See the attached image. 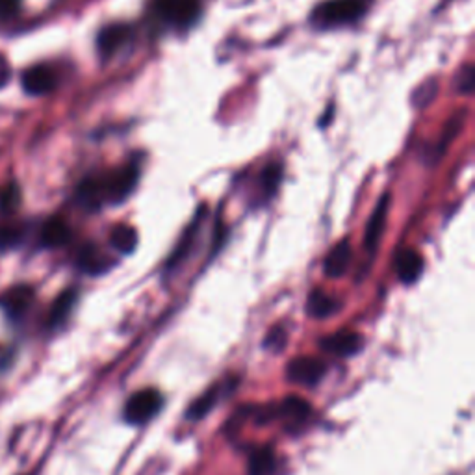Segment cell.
I'll return each instance as SVG.
<instances>
[{"instance_id":"6da1fadb","label":"cell","mask_w":475,"mask_h":475,"mask_svg":"<svg viewBox=\"0 0 475 475\" xmlns=\"http://www.w3.org/2000/svg\"><path fill=\"white\" fill-rule=\"evenodd\" d=\"M141 168L131 162L106 175L86 177L76 188V201L88 210H99L104 205L125 203L140 182Z\"/></svg>"},{"instance_id":"7a4b0ae2","label":"cell","mask_w":475,"mask_h":475,"mask_svg":"<svg viewBox=\"0 0 475 475\" xmlns=\"http://www.w3.org/2000/svg\"><path fill=\"white\" fill-rule=\"evenodd\" d=\"M370 10V0H325L310 15L314 26L329 30L359 23Z\"/></svg>"},{"instance_id":"3957f363","label":"cell","mask_w":475,"mask_h":475,"mask_svg":"<svg viewBox=\"0 0 475 475\" xmlns=\"http://www.w3.org/2000/svg\"><path fill=\"white\" fill-rule=\"evenodd\" d=\"M152 15L168 28L188 30L203 14L201 0H152Z\"/></svg>"},{"instance_id":"277c9868","label":"cell","mask_w":475,"mask_h":475,"mask_svg":"<svg viewBox=\"0 0 475 475\" xmlns=\"http://www.w3.org/2000/svg\"><path fill=\"white\" fill-rule=\"evenodd\" d=\"M162 405H164L162 393L154 388H145L131 395L123 414L129 423H145L158 414Z\"/></svg>"},{"instance_id":"5b68a950","label":"cell","mask_w":475,"mask_h":475,"mask_svg":"<svg viewBox=\"0 0 475 475\" xmlns=\"http://www.w3.org/2000/svg\"><path fill=\"white\" fill-rule=\"evenodd\" d=\"M132 39V26L125 23H113L97 34V51L102 60H110Z\"/></svg>"},{"instance_id":"8992f818","label":"cell","mask_w":475,"mask_h":475,"mask_svg":"<svg viewBox=\"0 0 475 475\" xmlns=\"http://www.w3.org/2000/svg\"><path fill=\"white\" fill-rule=\"evenodd\" d=\"M23 90L28 95H49L58 86V76L49 65H32L23 73Z\"/></svg>"},{"instance_id":"52a82bcc","label":"cell","mask_w":475,"mask_h":475,"mask_svg":"<svg viewBox=\"0 0 475 475\" xmlns=\"http://www.w3.org/2000/svg\"><path fill=\"white\" fill-rule=\"evenodd\" d=\"M288 379L305 384V386H314L318 384L324 375H325V363L320 359H312V356H301L288 364Z\"/></svg>"},{"instance_id":"ba28073f","label":"cell","mask_w":475,"mask_h":475,"mask_svg":"<svg viewBox=\"0 0 475 475\" xmlns=\"http://www.w3.org/2000/svg\"><path fill=\"white\" fill-rule=\"evenodd\" d=\"M76 266L88 275H102L111 269L113 260L106 257L95 244H86L76 253Z\"/></svg>"},{"instance_id":"9c48e42d","label":"cell","mask_w":475,"mask_h":475,"mask_svg":"<svg viewBox=\"0 0 475 475\" xmlns=\"http://www.w3.org/2000/svg\"><path fill=\"white\" fill-rule=\"evenodd\" d=\"M388 207H390V195L384 193L379 199V203L375 205L372 216H370V221H368V227H366V236H364V246L372 253L377 249L379 240L383 236V230H384V225H386V216H388Z\"/></svg>"},{"instance_id":"30bf717a","label":"cell","mask_w":475,"mask_h":475,"mask_svg":"<svg viewBox=\"0 0 475 475\" xmlns=\"http://www.w3.org/2000/svg\"><path fill=\"white\" fill-rule=\"evenodd\" d=\"M32 303H34V290L26 285L14 286L0 297V306L6 310L10 318H21Z\"/></svg>"},{"instance_id":"8fae6325","label":"cell","mask_w":475,"mask_h":475,"mask_svg":"<svg viewBox=\"0 0 475 475\" xmlns=\"http://www.w3.org/2000/svg\"><path fill=\"white\" fill-rule=\"evenodd\" d=\"M73 232L71 227L60 219V218H53L49 221H45V225L42 227V234H39V242H42L44 247L49 249H58L63 247L71 242Z\"/></svg>"},{"instance_id":"7c38bea8","label":"cell","mask_w":475,"mask_h":475,"mask_svg":"<svg viewBox=\"0 0 475 475\" xmlns=\"http://www.w3.org/2000/svg\"><path fill=\"white\" fill-rule=\"evenodd\" d=\"M395 271H398V276L403 285L416 283L423 273L422 255L412 249L402 251L398 257H395Z\"/></svg>"},{"instance_id":"4fadbf2b","label":"cell","mask_w":475,"mask_h":475,"mask_svg":"<svg viewBox=\"0 0 475 475\" xmlns=\"http://www.w3.org/2000/svg\"><path fill=\"white\" fill-rule=\"evenodd\" d=\"M351 257H353V251H351L349 240L338 242L325 258V264H324L325 275L331 276V279H338V276H342L347 271L351 264Z\"/></svg>"},{"instance_id":"5bb4252c","label":"cell","mask_w":475,"mask_h":475,"mask_svg":"<svg viewBox=\"0 0 475 475\" xmlns=\"http://www.w3.org/2000/svg\"><path fill=\"white\" fill-rule=\"evenodd\" d=\"M322 347L327 349L329 353H334V354H340V356H349L354 351H359L361 336L356 333H351V331H342V333H336L329 338H324Z\"/></svg>"},{"instance_id":"9a60e30c","label":"cell","mask_w":475,"mask_h":475,"mask_svg":"<svg viewBox=\"0 0 475 475\" xmlns=\"http://www.w3.org/2000/svg\"><path fill=\"white\" fill-rule=\"evenodd\" d=\"M338 308L340 303L322 290H314L306 301V312L312 315V318H318V320L329 318V315H333Z\"/></svg>"},{"instance_id":"2e32d148","label":"cell","mask_w":475,"mask_h":475,"mask_svg":"<svg viewBox=\"0 0 475 475\" xmlns=\"http://www.w3.org/2000/svg\"><path fill=\"white\" fill-rule=\"evenodd\" d=\"M227 386H228V384H216L214 388L207 390V392L201 395V398L197 400V402L189 407V411H188L186 416H188L189 420H199V418H203L207 412H210V411L218 405V402L221 400V393L225 392Z\"/></svg>"},{"instance_id":"e0dca14e","label":"cell","mask_w":475,"mask_h":475,"mask_svg":"<svg viewBox=\"0 0 475 475\" xmlns=\"http://www.w3.org/2000/svg\"><path fill=\"white\" fill-rule=\"evenodd\" d=\"M76 297H78V294L74 290H65L56 297V301L53 303L51 314H49V325L51 327H58L69 318V314L73 312V308L76 305Z\"/></svg>"},{"instance_id":"ac0fdd59","label":"cell","mask_w":475,"mask_h":475,"mask_svg":"<svg viewBox=\"0 0 475 475\" xmlns=\"http://www.w3.org/2000/svg\"><path fill=\"white\" fill-rule=\"evenodd\" d=\"M110 244L121 255H132L138 247V232L132 227H115L110 234Z\"/></svg>"},{"instance_id":"d6986e66","label":"cell","mask_w":475,"mask_h":475,"mask_svg":"<svg viewBox=\"0 0 475 475\" xmlns=\"http://www.w3.org/2000/svg\"><path fill=\"white\" fill-rule=\"evenodd\" d=\"M26 236V225L6 221L0 223V251H10L23 244Z\"/></svg>"},{"instance_id":"ffe728a7","label":"cell","mask_w":475,"mask_h":475,"mask_svg":"<svg viewBox=\"0 0 475 475\" xmlns=\"http://www.w3.org/2000/svg\"><path fill=\"white\" fill-rule=\"evenodd\" d=\"M283 179V170L279 164H269L267 168L262 170L260 177H258V188L262 191V199H271V197L279 189Z\"/></svg>"},{"instance_id":"44dd1931","label":"cell","mask_w":475,"mask_h":475,"mask_svg":"<svg viewBox=\"0 0 475 475\" xmlns=\"http://www.w3.org/2000/svg\"><path fill=\"white\" fill-rule=\"evenodd\" d=\"M275 468H276V459L271 448H262L253 453L249 462L251 475H273Z\"/></svg>"},{"instance_id":"7402d4cb","label":"cell","mask_w":475,"mask_h":475,"mask_svg":"<svg viewBox=\"0 0 475 475\" xmlns=\"http://www.w3.org/2000/svg\"><path fill=\"white\" fill-rule=\"evenodd\" d=\"M21 207V188L17 182H8L0 189V212L14 214Z\"/></svg>"},{"instance_id":"603a6c76","label":"cell","mask_w":475,"mask_h":475,"mask_svg":"<svg viewBox=\"0 0 475 475\" xmlns=\"http://www.w3.org/2000/svg\"><path fill=\"white\" fill-rule=\"evenodd\" d=\"M310 414V407L299 400V398H294V395H290V398H286L281 405V414L283 418H292L296 422H301V420H306V416Z\"/></svg>"},{"instance_id":"cb8c5ba5","label":"cell","mask_w":475,"mask_h":475,"mask_svg":"<svg viewBox=\"0 0 475 475\" xmlns=\"http://www.w3.org/2000/svg\"><path fill=\"white\" fill-rule=\"evenodd\" d=\"M455 86L460 93L464 95H470L473 92V86H475V69L471 63L464 65L457 76V81H455Z\"/></svg>"},{"instance_id":"d4e9b609","label":"cell","mask_w":475,"mask_h":475,"mask_svg":"<svg viewBox=\"0 0 475 475\" xmlns=\"http://www.w3.org/2000/svg\"><path fill=\"white\" fill-rule=\"evenodd\" d=\"M460 125H462V115L451 117V121L448 123V127H446V131H444V134H442V138H441V141H439V152H437L439 156H437V158H442V154H444V150L448 149L450 141L457 136Z\"/></svg>"},{"instance_id":"484cf974","label":"cell","mask_w":475,"mask_h":475,"mask_svg":"<svg viewBox=\"0 0 475 475\" xmlns=\"http://www.w3.org/2000/svg\"><path fill=\"white\" fill-rule=\"evenodd\" d=\"M437 82H434V81H427L422 88H418L416 90V93H414V102H416V106H420V108H423L427 102H431L432 101V95L434 93H437Z\"/></svg>"},{"instance_id":"4316f807","label":"cell","mask_w":475,"mask_h":475,"mask_svg":"<svg viewBox=\"0 0 475 475\" xmlns=\"http://www.w3.org/2000/svg\"><path fill=\"white\" fill-rule=\"evenodd\" d=\"M21 10V0H0V19H12Z\"/></svg>"},{"instance_id":"83f0119b","label":"cell","mask_w":475,"mask_h":475,"mask_svg":"<svg viewBox=\"0 0 475 475\" xmlns=\"http://www.w3.org/2000/svg\"><path fill=\"white\" fill-rule=\"evenodd\" d=\"M12 78V67L5 54H0V90H3Z\"/></svg>"}]
</instances>
